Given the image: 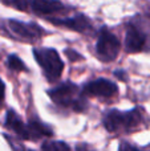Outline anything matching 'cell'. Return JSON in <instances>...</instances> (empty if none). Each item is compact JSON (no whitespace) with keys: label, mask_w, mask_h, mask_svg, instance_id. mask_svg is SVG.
I'll return each instance as SVG.
<instances>
[{"label":"cell","mask_w":150,"mask_h":151,"mask_svg":"<svg viewBox=\"0 0 150 151\" xmlns=\"http://www.w3.org/2000/svg\"><path fill=\"white\" fill-rule=\"evenodd\" d=\"M144 111L138 107L129 111L109 110L102 117V123L109 133H132L144 125Z\"/></svg>","instance_id":"6da1fadb"},{"label":"cell","mask_w":150,"mask_h":151,"mask_svg":"<svg viewBox=\"0 0 150 151\" xmlns=\"http://www.w3.org/2000/svg\"><path fill=\"white\" fill-rule=\"evenodd\" d=\"M48 96L52 98L55 104L61 107L72 109L74 111H84L87 109V102L81 93H79V88L72 82H65L48 90Z\"/></svg>","instance_id":"7a4b0ae2"},{"label":"cell","mask_w":150,"mask_h":151,"mask_svg":"<svg viewBox=\"0 0 150 151\" xmlns=\"http://www.w3.org/2000/svg\"><path fill=\"white\" fill-rule=\"evenodd\" d=\"M33 56L49 82H55L60 78L64 70V63L57 50L52 48H35Z\"/></svg>","instance_id":"3957f363"},{"label":"cell","mask_w":150,"mask_h":151,"mask_svg":"<svg viewBox=\"0 0 150 151\" xmlns=\"http://www.w3.org/2000/svg\"><path fill=\"white\" fill-rule=\"evenodd\" d=\"M3 31H7V35L13 37L15 40L19 41H27V42H33L43 37L44 31L40 25L35 23H24V21H19L15 19L5 21V25Z\"/></svg>","instance_id":"277c9868"},{"label":"cell","mask_w":150,"mask_h":151,"mask_svg":"<svg viewBox=\"0 0 150 151\" xmlns=\"http://www.w3.org/2000/svg\"><path fill=\"white\" fill-rule=\"evenodd\" d=\"M120 52V41L114 33L108 28H102L98 33L96 44V55L102 63H112L117 58Z\"/></svg>","instance_id":"5b68a950"},{"label":"cell","mask_w":150,"mask_h":151,"mask_svg":"<svg viewBox=\"0 0 150 151\" xmlns=\"http://www.w3.org/2000/svg\"><path fill=\"white\" fill-rule=\"evenodd\" d=\"M148 47V35L144 28L136 21L128 24L126 37H125V49L129 53L142 52Z\"/></svg>","instance_id":"8992f818"},{"label":"cell","mask_w":150,"mask_h":151,"mask_svg":"<svg viewBox=\"0 0 150 151\" xmlns=\"http://www.w3.org/2000/svg\"><path fill=\"white\" fill-rule=\"evenodd\" d=\"M118 88L114 82L106 78H97L94 81L85 83L82 88V97H100V98H110L117 94Z\"/></svg>","instance_id":"52a82bcc"},{"label":"cell","mask_w":150,"mask_h":151,"mask_svg":"<svg viewBox=\"0 0 150 151\" xmlns=\"http://www.w3.org/2000/svg\"><path fill=\"white\" fill-rule=\"evenodd\" d=\"M47 20L57 27H65V28H68V29H72V31H76V32H81V33L89 32L90 29H92V24H90L89 19H88L87 16L81 15V13L73 16V17H68V19L50 17V19H47Z\"/></svg>","instance_id":"ba28073f"},{"label":"cell","mask_w":150,"mask_h":151,"mask_svg":"<svg viewBox=\"0 0 150 151\" xmlns=\"http://www.w3.org/2000/svg\"><path fill=\"white\" fill-rule=\"evenodd\" d=\"M29 4L36 15L45 16L47 19L52 17V15L65 11L64 4L58 0H29Z\"/></svg>","instance_id":"9c48e42d"},{"label":"cell","mask_w":150,"mask_h":151,"mask_svg":"<svg viewBox=\"0 0 150 151\" xmlns=\"http://www.w3.org/2000/svg\"><path fill=\"white\" fill-rule=\"evenodd\" d=\"M5 126L9 130H12L19 138L21 139H29V133L27 125L21 121V118L17 115L15 110H8L5 115Z\"/></svg>","instance_id":"30bf717a"},{"label":"cell","mask_w":150,"mask_h":151,"mask_svg":"<svg viewBox=\"0 0 150 151\" xmlns=\"http://www.w3.org/2000/svg\"><path fill=\"white\" fill-rule=\"evenodd\" d=\"M27 127H28V133H29V139H40L44 138V137H52L53 131L49 126H47L45 123L40 122L39 119H31L27 123Z\"/></svg>","instance_id":"8fae6325"},{"label":"cell","mask_w":150,"mask_h":151,"mask_svg":"<svg viewBox=\"0 0 150 151\" xmlns=\"http://www.w3.org/2000/svg\"><path fill=\"white\" fill-rule=\"evenodd\" d=\"M41 151H71V147L61 141H45L41 145Z\"/></svg>","instance_id":"7c38bea8"},{"label":"cell","mask_w":150,"mask_h":151,"mask_svg":"<svg viewBox=\"0 0 150 151\" xmlns=\"http://www.w3.org/2000/svg\"><path fill=\"white\" fill-rule=\"evenodd\" d=\"M7 65H8V68L12 69V70H15V72L25 70V65H24V63L16 55H9L8 56Z\"/></svg>","instance_id":"4fadbf2b"},{"label":"cell","mask_w":150,"mask_h":151,"mask_svg":"<svg viewBox=\"0 0 150 151\" xmlns=\"http://www.w3.org/2000/svg\"><path fill=\"white\" fill-rule=\"evenodd\" d=\"M5 5H9L12 8H16L19 11H25L27 9V4L28 1L27 0H1Z\"/></svg>","instance_id":"5bb4252c"},{"label":"cell","mask_w":150,"mask_h":151,"mask_svg":"<svg viewBox=\"0 0 150 151\" xmlns=\"http://www.w3.org/2000/svg\"><path fill=\"white\" fill-rule=\"evenodd\" d=\"M120 151H142V150H140L138 147L128 143V142H122V143L120 145Z\"/></svg>","instance_id":"9a60e30c"},{"label":"cell","mask_w":150,"mask_h":151,"mask_svg":"<svg viewBox=\"0 0 150 151\" xmlns=\"http://www.w3.org/2000/svg\"><path fill=\"white\" fill-rule=\"evenodd\" d=\"M65 53H66V56H68V58L71 61H76V60H82V56L81 55H79V53L76 52V50H72V49H66L65 50Z\"/></svg>","instance_id":"2e32d148"},{"label":"cell","mask_w":150,"mask_h":151,"mask_svg":"<svg viewBox=\"0 0 150 151\" xmlns=\"http://www.w3.org/2000/svg\"><path fill=\"white\" fill-rule=\"evenodd\" d=\"M4 91H5L4 82H3V81H1V78H0V101H1V99L4 98Z\"/></svg>","instance_id":"e0dca14e"},{"label":"cell","mask_w":150,"mask_h":151,"mask_svg":"<svg viewBox=\"0 0 150 151\" xmlns=\"http://www.w3.org/2000/svg\"><path fill=\"white\" fill-rule=\"evenodd\" d=\"M20 151H32V150H28V149H21Z\"/></svg>","instance_id":"ac0fdd59"},{"label":"cell","mask_w":150,"mask_h":151,"mask_svg":"<svg viewBox=\"0 0 150 151\" xmlns=\"http://www.w3.org/2000/svg\"><path fill=\"white\" fill-rule=\"evenodd\" d=\"M0 109H1V104H0Z\"/></svg>","instance_id":"d6986e66"}]
</instances>
